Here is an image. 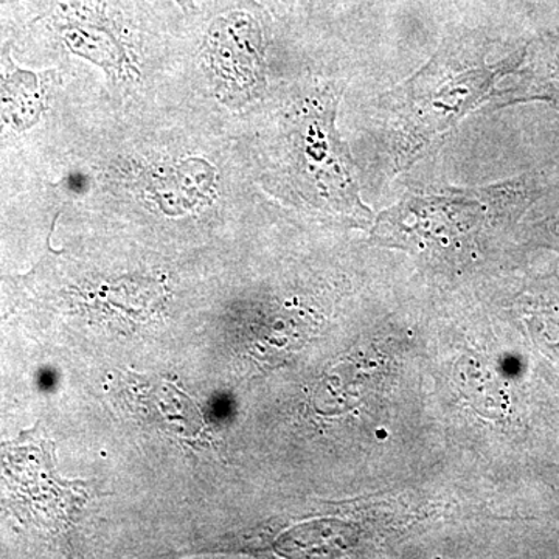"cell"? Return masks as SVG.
Returning a JSON list of instances; mask_svg holds the SVG:
<instances>
[{
  "label": "cell",
  "mask_w": 559,
  "mask_h": 559,
  "mask_svg": "<svg viewBox=\"0 0 559 559\" xmlns=\"http://www.w3.org/2000/svg\"><path fill=\"white\" fill-rule=\"evenodd\" d=\"M492 49L495 39L485 33H452L409 79L374 98L371 134L389 178L436 153L524 60L525 43L496 61L489 60Z\"/></svg>",
  "instance_id": "6da1fadb"
},
{
  "label": "cell",
  "mask_w": 559,
  "mask_h": 559,
  "mask_svg": "<svg viewBox=\"0 0 559 559\" xmlns=\"http://www.w3.org/2000/svg\"><path fill=\"white\" fill-rule=\"evenodd\" d=\"M557 183L549 173L536 170L489 186L409 193L374 219L371 238L432 270L460 272L477 263L492 240L516 229Z\"/></svg>",
  "instance_id": "7a4b0ae2"
},
{
  "label": "cell",
  "mask_w": 559,
  "mask_h": 559,
  "mask_svg": "<svg viewBox=\"0 0 559 559\" xmlns=\"http://www.w3.org/2000/svg\"><path fill=\"white\" fill-rule=\"evenodd\" d=\"M342 92L337 81H312L280 108L274 176L304 204L366 224L371 213L360 194L358 164L337 128Z\"/></svg>",
  "instance_id": "3957f363"
},
{
  "label": "cell",
  "mask_w": 559,
  "mask_h": 559,
  "mask_svg": "<svg viewBox=\"0 0 559 559\" xmlns=\"http://www.w3.org/2000/svg\"><path fill=\"white\" fill-rule=\"evenodd\" d=\"M270 24L253 0H231L210 21L204 50L209 75L224 105L242 108L266 94Z\"/></svg>",
  "instance_id": "277c9868"
},
{
  "label": "cell",
  "mask_w": 559,
  "mask_h": 559,
  "mask_svg": "<svg viewBox=\"0 0 559 559\" xmlns=\"http://www.w3.org/2000/svg\"><path fill=\"white\" fill-rule=\"evenodd\" d=\"M50 24L70 50L97 62L116 79L132 73L128 50L134 25L120 0H61L51 11Z\"/></svg>",
  "instance_id": "5b68a950"
},
{
  "label": "cell",
  "mask_w": 559,
  "mask_h": 559,
  "mask_svg": "<svg viewBox=\"0 0 559 559\" xmlns=\"http://www.w3.org/2000/svg\"><path fill=\"white\" fill-rule=\"evenodd\" d=\"M544 103L559 110V24L525 40V55L492 95L488 110Z\"/></svg>",
  "instance_id": "8992f818"
},
{
  "label": "cell",
  "mask_w": 559,
  "mask_h": 559,
  "mask_svg": "<svg viewBox=\"0 0 559 559\" xmlns=\"http://www.w3.org/2000/svg\"><path fill=\"white\" fill-rule=\"evenodd\" d=\"M549 209L543 218L536 221L530 229V240L533 245L555 250L559 253V182L546 194Z\"/></svg>",
  "instance_id": "52a82bcc"
},
{
  "label": "cell",
  "mask_w": 559,
  "mask_h": 559,
  "mask_svg": "<svg viewBox=\"0 0 559 559\" xmlns=\"http://www.w3.org/2000/svg\"><path fill=\"white\" fill-rule=\"evenodd\" d=\"M173 2L178 3L180 9H182L183 13H197V3H194V0H173Z\"/></svg>",
  "instance_id": "ba28073f"
},
{
  "label": "cell",
  "mask_w": 559,
  "mask_h": 559,
  "mask_svg": "<svg viewBox=\"0 0 559 559\" xmlns=\"http://www.w3.org/2000/svg\"><path fill=\"white\" fill-rule=\"evenodd\" d=\"M270 2L275 3L277 7H282V9H296L299 7L304 0H270Z\"/></svg>",
  "instance_id": "9c48e42d"
},
{
  "label": "cell",
  "mask_w": 559,
  "mask_h": 559,
  "mask_svg": "<svg viewBox=\"0 0 559 559\" xmlns=\"http://www.w3.org/2000/svg\"><path fill=\"white\" fill-rule=\"evenodd\" d=\"M10 2V0H0V3Z\"/></svg>",
  "instance_id": "30bf717a"
},
{
  "label": "cell",
  "mask_w": 559,
  "mask_h": 559,
  "mask_svg": "<svg viewBox=\"0 0 559 559\" xmlns=\"http://www.w3.org/2000/svg\"><path fill=\"white\" fill-rule=\"evenodd\" d=\"M558 3H559V0H558Z\"/></svg>",
  "instance_id": "8fae6325"
}]
</instances>
